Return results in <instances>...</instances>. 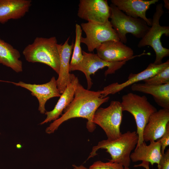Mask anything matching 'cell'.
Returning <instances> with one entry per match:
<instances>
[{
    "instance_id": "6da1fadb",
    "label": "cell",
    "mask_w": 169,
    "mask_h": 169,
    "mask_svg": "<svg viewBox=\"0 0 169 169\" xmlns=\"http://www.w3.org/2000/svg\"><path fill=\"white\" fill-rule=\"evenodd\" d=\"M74 87L73 100L64 110L61 116L46 128V133H54L63 123L75 118H82L87 120L86 127L89 132H92L95 130L96 125L93 121L94 114L102 104L108 101L110 97H102L100 90L94 91L85 89L77 77L75 78Z\"/></svg>"
},
{
    "instance_id": "7a4b0ae2",
    "label": "cell",
    "mask_w": 169,
    "mask_h": 169,
    "mask_svg": "<svg viewBox=\"0 0 169 169\" xmlns=\"http://www.w3.org/2000/svg\"><path fill=\"white\" fill-rule=\"evenodd\" d=\"M138 140L136 131H128L122 133L116 139L102 140L93 147L87 160L96 155V152L99 149H105L110 156L111 159L109 160V161L118 163L125 167H129L131 161L130 155L136 147Z\"/></svg>"
},
{
    "instance_id": "3957f363",
    "label": "cell",
    "mask_w": 169,
    "mask_h": 169,
    "mask_svg": "<svg viewBox=\"0 0 169 169\" xmlns=\"http://www.w3.org/2000/svg\"><path fill=\"white\" fill-rule=\"evenodd\" d=\"M23 54L28 62L40 63L47 65L59 74L60 56L59 44L55 37H36L32 44L24 48Z\"/></svg>"
},
{
    "instance_id": "277c9868",
    "label": "cell",
    "mask_w": 169,
    "mask_h": 169,
    "mask_svg": "<svg viewBox=\"0 0 169 169\" xmlns=\"http://www.w3.org/2000/svg\"><path fill=\"white\" fill-rule=\"evenodd\" d=\"M120 102L123 111L128 112L134 118L138 136L136 146H138L144 141V129L150 116L157 111V109L148 101L146 96H140L131 92L123 95Z\"/></svg>"
},
{
    "instance_id": "5b68a950",
    "label": "cell",
    "mask_w": 169,
    "mask_h": 169,
    "mask_svg": "<svg viewBox=\"0 0 169 169\" xmlns=\"http://www.w3.org/2000/svg\"><path fill=\"white\" fill-rule=\"evenodd\" d=\"M164 13L162 4H157L153 16L151 26L137 45L139 48L146 46H149L152 48L155 53L156 56L153 63L156 64H162V59L169 55V49L164 47L161 41V37L163 35L166 37L169 36V27L162 26L160 24V18Z\"/></svg>"
},
{
    "instance_id": "8992f818",
    "label": "cell",
    "mask_w": 169,
    "mask_h": 169,
    "mask_svg": "<svg viewBox=\"0 0 169 169\" xmlns=\"http://www.w3.org/2000/svg\"><path fill=\"white\" fill-rule=\"evenodd\" d=\"M110 7V22L121 42L124 44L126 43V35L127 33H130L137 38H141L148 31L150 27L142 19L126 15L112 3Z\"/></svg>"
},
{
    "instance_id": "52a82bcc",
    "label": "cell",
    "mask_w": 169,
    "mask_h": 169,
    "mask_svg": "<svg viewBox=\"0 0 169 169\" xmlns=\"http://www.w3.org/2000/svg\"><path fill=\"white\" fill-rule=\"evenodd\" d=\"M123 111L120 102L112 101L108 107L99 108L96 110L94 115L93 122L103 130L108 139H116L122 134L120 128Z\"/></svg>"
},
{
    "instance_id": "ba28073f",
    "label": "cell",
    "mask_w": 169,
    "mask_h": 169,
    "mask_svg": "<svg viewBox=\"0 0 169 169\" xmlns=\"http://www.w3.org/2000/svg\"><path fill=\"white\" fill-rule=\"evenodd\" d=\"M80 26L86 34V37H81L80 42L86 45L90 52H93L105 42L120 41L109 20L103 23L92 22L82 23Z\"/></svg>"
},
{
    "instance_id": "9c48e42d",
    "label": "cell",
    "mask_w": 169,
    "mask_h": 169,
    "mask_svg": "<svg viewBox=\"0 0 169 169\" xmlns=\"http://www.w3.org/2000/svg\"><path fill=\"white\" fill-rule=\"evenodd\" d=\"M83 58L81 62L77 65L69 67V71L79 70L85 75L87 84V89L90 90L93 84L90 75L94 74L98 70L104 67L108 68L105 72V76L114 74L121 68L128 60L120 62H110L99 57L96 54L89 53L82 51Z\"/></svg>"
},
{
    "instance_id": "30bf717a",
    "label": "cell",
    "mask_w": 169,
    "mask_h": 169,
    "mask_svg": "<svg viewBox=\"0 0 169 169\" xmlns=\"http://www.w3.org/2000/svg\"><path fill=\"white\" fill-rule=\"evenodd\" d=\"M110 8L106 0H80L77 15L88 22L104 23L109 21Z\"/></svg>"
},
{
    "instance_id": "8fae6325",
    "label": "cell",
    "mask_w": 169,
    "mask_h": 169,
    "mask_svg": "<svg viewBox=\"0 0 169 169\" xmlns=\"http://www.w3.org/2000/svg\"><path fill=\"white\" fill-rule=\"evenodd\" d=\"M97 54L101 59L110 62L129 60L136 57L151 54L144 52L140 54L134 56L133 49L119 41H108L104 42L96 49Z\"/></svg>"
},
{
    "instance_id": "7c38bea8",
    "label": "cell",
    "mask_w": 169,
    "mask_h": 169,
    "mask_svg": "<svg viewBox=\"0 0 169 169\" xmlns=\"http://www.w3.org/2000/svg\"><path fill=\"white\" fill-rule=\"evenodd\" d=\"M168 66H169V59L160 64L150 63L143 71L136 74H130L128 79L125 82L121 84L114 83L104 87L103 90H100L102 96L104 97L109 95L119 92L129 86L153 77Z\"/></svg>"
},
{
    "instance_id": "4fadbf2b",
    "label": "cell",
    "mask_w": 169,
    "mask_h": 169,
    "mask_svg": "<svg viewBox=\"0 0 169 169\" xmlns=\"http://www.w3.org/2000/svg\"><path fill=\"white\" fill-rule=\"evenodd\" d=\"M10 82L30 91L31 95L37 99L39 103L38 110L42 114L46 112L45 105L46 102L51 98L60 97L61 95L57 88L56 80L54 76L49 82L42 84H28L21 81L17 83Z\"/></svg>"
},
{
    "instance_id": "5bb4252c",
    "label": "cell",
    "mask_w": 169,
    "mask_h": 169,
    "mask_svg": "<svg viewBox=\"0 0 169 169\" xmlns=\"http://www.w3.org/2000/svg\"><path fill=\"white\" fill-rule=\"evenodd\" d=\"M169 123V109L162 108L152 113L143 130V137L145 142L156 141L165 132Z\"/></svg>"
},
{
    "instance_id": "9a60e30c",
    "label": "cell",
    "mask_w": 169,
    "mask_h": 169,
    "mask_svg": "<svg viewBox=\"0 0 169 169\" xmlns=\"http://www.w3.org/2000/svg\"><path fill=\"white\" fill-rule=\"evenodd\" d=\"M158 0H111L112 4L126 15L145 21L150 27L152 19L147 18L146 12L150 6L158 2Z\"/></svg>"
},
{
    "instance_id": "2e32d148",
    "label": "cell",
    "mask_w": 169,
    "mask_h": 169,
    "mask_svg": "<svg viewBox=\"0 0 169 169\" xmlns=\"http://www.w3.org/2000/svg\"><path fill=\"white\" fill-rule=\"evenodd\" d=\"M69 39V37L63 44H59L60 66L56 83L61 94L75 76L74 74L69 73L70 60L74 44L72 43L71 44H69L68 43Z\"/></svg>"
},
{
    "instance_id": "e0dca14e",
    "label": "cell",
    "mask_w": 169,
    "mask_h": 169,
    "mask_svg": "<svg viewBox=\"0 0 169 169\" xmlns=\"http://www.w3.org/2000/svg\"><path fill=\"white\" fill-rule=\"evenodd\" d=\"M31 5V0H0V23L21 18L28 12Z\"/></svg>"
},
{
    "instance_id": "ac0fdd59",
    "label": "cell",
    "mask_w": 169,
    "mask_h": 169,
    "mask_svg": "<svg viewBox=\"0 0 169 169\" xmlns=\"http://www.w3.org/2000/svg\"><path fill=\"white\" fill-rule=\"evenodd\" d=\"M150 142L147 145L144 141L136 146L130 155L131 161L133 162L147 161L152 165L155 163L158 164L162 156L160 144L158 140Z\"/></svg>"
},
{
    "instance_id": "d6986e66",
    "label": "cell",
    "mask_w": 169,
    "mask_h": 169,
    "mask_svg": "<svg viewBox=\"0 0 169 169\" xmlns=\"http://www.w3.org/2000/svg\"><path fill=\"white\" fill-rule=\"evenodd\" d=\"M131 88L133 91L151 95L158 105L169 109V83L160 85L135 83Z\"/></svg>"
},
{
    "instance_id": "ffe728a7",
    "label": "cell",
    "mask_w": 169,
    "mask_h": 169,
    "mask_svg": "<svg viewBox=\"0 0 169 169\" xmlns=\"http://www.w3.org/2000/svg\"><path fill=\"white\" fill-rule=\"evenodd\" d=\"M67 86L61 94L60 98L54 109L50 111H46L45 114L46 117L40 123L42 125L45 123L54 121L59 118L62 115L64 110L69 105L73 100L75 94V78Z\"/></svg>"
},
{
    "instance_id": "44dd1931",
    "label": "cell",
    "mask_w": 169,
    "mask_h": 169,
    "mask_svg": "<svg viewBox=\"0 0 169 169\" xmlns=\"http://www.w3.org/2000/svg\"><path fill=\"white\" fill-rule=\"evenodd\" d=\"M19 52L11 45L0 38V64L16 73L23 71V63Z\"/></svg>"
},
{
    "instance_id": "7402d4cb",
    "label": "cell",
    "mask_w": 169,
    "mask_h": 169,
    "mask_svg": "<svg viewBox=\"0 0 169 169\" xmlns=\"http://www.w3.org/2000/svg\"><path fill=\"white\" fill-rule=\"evenodd\" d=\"M82 29L81 26L77 23L75 25V40L74 50L69 67L75 66L80 63L83 58L82 50L80 46V38L82 37Z\"/></svg>"
},
{
    "instance_id": "603a6c76",
    "label": "cell",
    "mask_w": 169,
    "mask_h": 169,
    "mask_svg": "<svg viewBox=\"0 0 169 169\" xmlns=\"http://www.w3.org/2000/svg\"><path fill=\"white\" fill-rule=\"evenodd\" d=\"M145 83L160 85L169 83V66L153 77L143 81Z\"/></svg>"
},
{
    "instance_id": "cb8c5ba5",
    "label": "cell",
    "mask_w": 169,
    "mask_h": 169,
    "mask_svg": "<svg viewBox=\"0 0 169 169\" xmlns=\"http://www.w3.org/2000/svg\"><path fill=\"white\" fill-rule=\"evenodd\" d=\"M89 169H130L125 167L122 165L115 162L110 161L104 162L98 161L94 162L89 167Z\"/></svg>"
},
{
    "instance_id": "d4e9b609",
    "label": "cell",
    "mask_w": 169,
    "mask_h": 169,
    "mask_svg": "<svg viewBox=\"0 0 169 169\" xmlns=\"http://www.w3.org/2000/svg\"><path fill=\"white\" fill-rule=\"evenodd\" d=\"M161 146V151L162 154L165 153L166 147L169 145V123L166 126L165 133L158 140Z\"/></svg>"
},
{
    "instance_id": "484cf974",
    "label": "cell",
    "mask_w": 169,
    "mask_h": 169,
    "mask_svg": "<svg viewBox=\"0 0 169 169\" xmlns=\"http://www.w3.org/2000/svg\"><path fill=\"white\" fill-rule=\"evenodd\" d=\"M157 165V169H169V149L162 154L161 158Z\"/></svg>"
},
{
    "instance_id": "4316f807",
    "label": "cell",
    "mask_w": 169,
    "mask_h": 169,
    "mask_svg": "<svg viewBox=\"0 0 169 169\" xmlns=\"http://www.w3.org/2000/svg\"><path fill=\"white\" fill-rule=\"evenodd\" d=\"M149 163L147 161H142V162L139 164L135 165L134 167H143L146 169H150L149 166Z\"/></svg>"
},
{
    "instance_id": "83f0119b",
    "label": "cell",
    "mask_w": 169,
    "mask_h": 169,
    "mask_svg": "<svg viewBox=\"0 0 169 169\" xmlns=\"http://www.w3.org/2000/svg\"><path fill=\"white\" fill-rule=\"evenodd\" d=\"M72 166L74 169H89V168L82 165L77 166L74 164Z\"/></svg>"
},
{
    "instance_id": "f1b7e54d",
    "label": "cell",
    "mask_w": 169,
    "mask_h": 169,
    "mask_svg": "<svg viewBox=\"0 0 169 169\" xmlns=\"http://www.w3.org/2000/svg\"><path fill=\"white\" fill-rule=\"evenodd\" d=\"M164 3V7L169 10V0H163Z\"/></svg>"
},
{
    "instance_id": "f546056e",
    "label": "cell",
    "mask_w": 169,
    "mask_h": 169,
    "mask_svg": "<svg viewBox=\"0 0 169 169\" xmlns=\"http://www.w3.org/2000/svg\"><path fill=\"white\" fill-rule=\"evenodd\" d=\"M1 134V133H0V134Z\"/></svg>"
}]
</instances>
